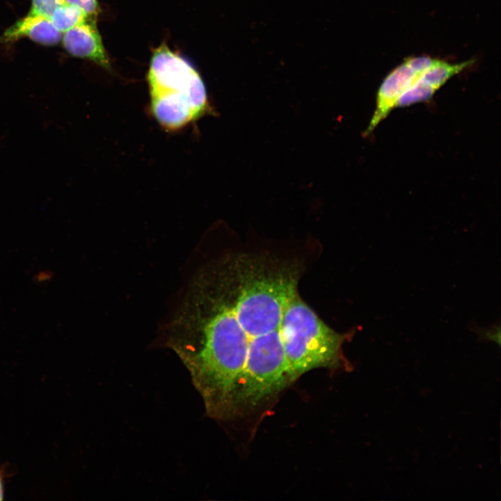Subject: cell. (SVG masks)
<instances>
[{"label":"cell","mask_w":501,"mask_h":501,"mask_svg":"<svg viewBox=\"0 0 501 501\" xmlns=\"http://www.w3.org/2000/svg\"><path fill=\"white\" fill-rule=\"evenodd\" d=\"M299 278L296 265L265 255H232L209 264L190 283L168 327L167 345L196 381L233 383L251 349L284 342Z\"/></svg>","instance_id":"6da1fadb"},{"label":"cell","mask_w":501,"mask_h":501,"mask_svg":"<svg viewBox=\"0 0 501 501\" xmlns=\"http://www.w3.org/2000/svg\"><path fill=\"white\" fill-rule=\"evenodd\" d=\"M148 82L151 111L164 128H182L209 108L206 88L199 74L164 44L152 54Z\"/></svg>","instance_id":"7a4b0ae2"},{"label":"cell","mask_w":501,"mask_h":501,"mask_svg":"<svg viewBox=\"0 0 501 501\" xmlns=\"http://www.w3.org/2000/svg\"><path fill=\"white\" fill-rule=\"evenodd\" d=\"M285 351L293 379L316 368L338 367L343 359L346 335L324 323L297 292L286 312Z\"/></svg>","instance_id":"3957f363"},{"label":"cell","mask_w":501,"mask_h":501,"mask_svg":"<svg viewBox=\"0 0 501 501\" xmlns=\"http://www.w3.org/2000/svg\"><path fill=\"white\" fill-rule=\"evenodd\" d=\"M293 381L283 344H266L250 351L234 388L233 417L261 406Z\"/></svg>","instance_id":"277c9868"},{"label":"cell","mask_w":501,"mask_h":501,"mask_svg":"<svg viewBox=\"0 0 501 501\" xmlns=\"http://www.w3.org/2000/svg\"><path fill=\"white\" fill-rule=\"evenodd\" d=\"M434 58L429 56L408 57L385 77L379 88L375 110L363 134L365 136H369L395 108L399 97L431 65Z\"/></svg>","instance_id":"5b68a950"},{"label":"cell","mask_w":501,"mask_h":501,"mask_svg":"<svg viewBox=\"0 0 501 501\" xmlns=\"http://www.w3.org/2000/svg\"><path fill=\"white\" fill-rule=\"evenodd\" d=\"M96 17H88L86 21L64 33L63 46L72 56L93 61L104 68L110 63L96 26Z\"/></svg>","instance_id":"8992f818"},{"label":"cell","mask_w":501,"mask_h":501,"mask_svg":"<svg viewBox=\"0 0 501 501\" xmlns=\"http://www.w3.org/2000/svg\"><path fill=\"white\" fill-rule=\"evenodd\" d=\"M24 37L45 45H55L61 41L62 33L50 19L28 14L0 35V44L13 42Z\"/></svg>","instance_id":"52a82bcc"},{"label":"cell","mask_w":501,"mask_h":501,"mask_svg":"<svg viewBox=\"0 0 501 501\" xmlns=\"http://www.w3.org/2000/svg\"><path fill=\"white\" fill-rule=\"evenodd\" d=\"M88 17L79 8L65 2L54 11L50 20L54 27L62 33L81 24Z\"/></svg>","instance_id":"ba28073f"},{"label":"cell","mask_w":501,"mask_h":501,"mask_svg":"<svg viewBox=\"0 0 501 501\" xmlns=\"http://www.w3.org/2000/svg\"><path fill=\"white\" fill-rule=\"evenodd\" d=\"M65 3V0H32L29 14L50 19L54 11Z\"/></svg>","instance_id":"9c48e42d"},{"label":"cell","mask_w":501,"mask_h":501,"mask_svg":"<svg viewBox=\"0 0 501 501\" xmlns=\"http://www.w3.org/2000/svg\"><path fill=\"white\" fill-rule=\"evenodd\" d=\"M475 332L479 335L480 339L495 342L498 346L500 345V324H494L491 327L485 328H477Z\"/></svg>","instance_id":"30bf717a"},{"label":"cell","mask_w":501,"mask_h":501,"mask_svg":"<svg viewBox=\"0 0 501 501\" xmlns=\"http://www.w3.org/2000/svg\"><path fill=\"white\" fill-rule=\"evenodd\" d=\"M66 3L81 9L88 16L96 17L99 13L97 0H65Z\"/></svg>","instance_id":"8fae6325"},{"label":"cell","mask_w":501,"mask_h":501,"mask_svg":"<svg viewBox=\"0 0 501 501\" xmlns=\"http://www.w3.org/2000/svg\"><path fill=\"white\" fill-rule=\"evenodd\" d=\"M4 488H3V476L0 472V500L3 499V495H4Z\"/></svg>","instance_id":"7c38bea8"}]
</instances>
